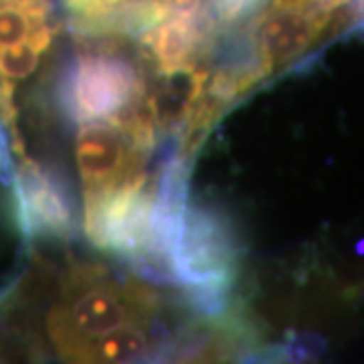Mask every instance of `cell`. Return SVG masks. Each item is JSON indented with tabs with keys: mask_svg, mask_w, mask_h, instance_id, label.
<instances>
[{
	"mask_svg": "<svg viewBox=\"0 0 364 364\" xmlns=\"http://www.w3.org/2000/svg\"><path fill=\"white\" fill-rule=\"evenodd\" d=\"M166 263L200 308H221L233 282L235 245L217 217L184 208L166 249Z\"/></svg>",
	"mask_w": 364,
	"mask_h": 364,
	"instance_id": "1",
	"label": "cell"
},
{
	"mask_svg": "<svg viewBox=\"0 0 364 364\" xmlns=\"http://www.w3.org/2000/svg\"><path fill=\"white\" fill-rule=\"evenodd\" d=\"M138 95L134 67L112 55H85L71 81V105L81 119L112 117L132 107Z\"/></svg>",
	"mask_w": 364,
	"mask_h": 364,
	"instance_id": "2",
	"label": "cell"
},
{
	"mask_svg": "<svg viewBox=\"0 0 364 364\" xmlns=\"http://www.w3.org/2000/svg\"><path fill=\"white\" fill-rule=\"evenodd\" d=\"M21 200L28 231L53 237L69 233L71 208L65 195L57 181L31 160H25L21 168Z\"/></svg>",
	"mask_w": 364,
	"mask_h": 364,
	"instance_id": "3",
	"label": "cell"
},
{
	"mask_svg": "<svg viewBox=\"0 0 364 364\" xmlns=\"http://www.w3.org/2000/svg\"><path fill=\"white\" fill-rule=\"evenodd\" d=\"M75 158L87 191L102 188L124 178L126 144L122 132L104 124H90L79 132Z\"/></svg>",
	"mask_w": 364,
	"mask_h": 364,
	"instance_id": "4",
	"label": "cell"
},
{
	"mask_svg": "<svg viewBox=\"0 0 364 364\" xmlns=\"http://www.w3.org/2000/svg\"><path fill=\"white\" fill-rule=\"evenodd\" d=\"M200 37L203 35L196 16H172L150 37L156 63L168 73L186 67Z\"/></svg>",
	"mask_w": 364,
	"mask_h": 364,
	"instance_id": "5",
	"label": "cell"
},
{
	"mask_svg": "<svg viewBox=\"0 0 364 364\" xmlns=\"http://www.w3.org/2000/svg\"><path fill=\"white\" fill-rule=\"evenodd\" d=\"M148 348V338L142 330L134 326H122L107 334L97 342L93 348H90L87 358L91 360H102V363H117V360H132L142 356Z\"/></svg>",
	"mask_w": 364,
	"mask_h": 364,
	"instance_id": "6",
	"label": "cell"
},
{
	"mask_svg": "<svg viewBox=\"0 0 364 364\" xmlns=\"http://www.w3.org/2000/svg\"><path fill=\"white\" fill-rule=\"evenodd\" d=\"M259 0H210L213 13L221 23H235L243 14L249 13Z\"/></svg>",
	"mask_w": 364,
	"mask_h": 364,
	"instance_id": "7",
	"label": "cell"
},
{
	"mask_svg": "<svg viewBox=\"0 0 364 364\" xmlns=\"http://www.w3.org/2000/svg\"><path fill=\"white\" fill-rule=\"evenodd\" d=\"M119 0H67V4L81 14L83 18H97L104 16L112 6H116Z\"/></svg>",
	"mask_w": 364,
	"mask_h": 364,
	"instance_id": "8",
	"label": "cell"
},
{
	"mask_svg": "<svg viewBox=\"0 0 364 364\" xmlns=\"http://www.w3.org/2000/svg\"><path fill=\"white\" fill-rule=\"evenodd\" d=\"M170 16H196L200 0H158Z\"/></svg>",
	"mask_w": 364,
	"mask_h": 364,
	"instance_id": "9",
	"label": "cell"
},
{
	"mask_svg": "<svg viewBox=\"0 0 364 364\" xmlns=\"http://www.w3.org/2000/svg\"><path fill=\"white\" fill-rule=\"evenodd\" d=\"M318 0H273V9H291V6H306Z\"/></svg>",
	"mask_w": 364,
	"mask_h": 364,
	"instance_id": "10",
	"label": "cell"
}]
</instances>
